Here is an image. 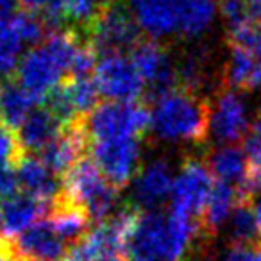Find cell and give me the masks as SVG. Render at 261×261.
Returning <instances> with one entry per match:
<instances>
[{
    "label": "cell",
    "mask_w": 261,
    "mask_h": 261,
    "mask_svg": "<svg viewBox=\"0 0 261 261\" xmlns=\"http://www.w3.org/2000/svg\"><path fill=\"white\" fill-rule=\"evenodd\" d=\"M152 127L161 140L200 147L210 138L213 102L204 93L175 88L150 106Z\"/></svg>",
    "instance_id": "6da1fadb"
},
{
    "label": "cell",
    "mask_w": 261,
    "mask_h": 261,
    "mask_svg": "<svg viewBox=\"0 0 261 261\" xmlns=\"http://www.w3.org/2000/svg\"><path fill=\"white\" fill-rule=\"evenodd\" d=\"M63 192L72 202L84 207L91 224L97 225L108 220L115 210L120 190L104 177L93 158L88 154L63 177Z\"/></svg>",
    "instance_id": "7a4b0ae2"
},
{
    "label": "cell",
    "mask_w": 261,
    "mask_h": 261,
    "mask_svg": "<svg viewBox=\"0 0 261 261\" xmlns=\"http://www.w3.org/2000/svg\"><path fill=\"white\" fill-rule=\"evenodd\" d=\"M83 36L102 58L108 54H129L145 38V33L122 0H109L83 31Z\"/></svg>",
    "instance_id": "3957f363"
},
{
    "label": "cell",
    "mask_w": 261,
    "mask_h": 261,
    "mask_svg": "<svg viewBox=\"0 0 261 261\" xmlns=\"http://www.w3.org/2000/svg\"><path fill=\"white\" fill-rule=\"evenodd\" d=\"M152 127V109L143 100L135 102H100L90 115H86V129L90 143L113 138L145 140Z\"/></svg>",
    "instance_id": "277c9868"
},
{
    "label": "cell",
    "mask_w": 261,
    "mask_h": 261,
    "mask_svg": "<svg viewBox=\"0 0 261 261\" xmlns=\"http://www.w3.org/2000/svg\"><path fill=\"white\" fill-rule=\"evenodd\" d=\"M213 174L207 161L197 158H186L181 165L172 190V210L186 213L204 225L207 200L213 190Z\"/></svg>",
    "instance_id": "5b68a950"
},
{
    "label": "cell",
    "mask_w": 261,
    "mask_h": 261,
    "mask_svg": "<svg viewBox=\"0 0 261 261\" xmlns=\"http://www.w3.org/2000/svg\"><path fill=\"white\" fill-rule=\"evenodd\" d=\"M93 79L100 95L108 100L135 102L142 100L145 95V81L129 54L102 56Z\"/></svg>",
    "instance_id": "8992f818"
},
{
    "label": "cell",
    "mask_w": 261,
    "mask_h": 261,
    "mask_svg": "<svg viewBox=\"0 0 261 261\" xmlns=\"http://www.w3.org/2000/svg\"><path fill=\"white\" fill-rule=\"evenodd\" d=\"M142 138L125 136L90 143V156L100 168L104 177L115 188L122 190L135 177L142 154Z\"/></svg>",
    "instance_id": "52a82bcc"
},
{
    "label": "cell",
    "mask_w": 261,
    "mask_h": 261,
    "mask_svg": "<svg viewBox=\"0 0 261 261\" xmlns=\"http://www.w3.org/2000/svg\"><path fill=\"white\" fill-rule=\"evenodd\" d=\"M247 130H249V122H247L245 106L238 91L220 86L211 111L210 135L213 136L215 142L220 143V147H224L243 142Z\"/></svg>",
    "instance_id": "ba28073f"
},
{
    "label": "cell",
    "mask_w": 261,
    "mask_h": 261,
    "mask_svg": "<svg viewBox=\"0 0 261 261\" xmlns=\"http://www.w3.org/2000/svg\"><path fill=\"white\" fill-rule=\"evenodd\" d=\"M68 77L66 70L61 63L47 50L43 43L31 48L22 58L18 70L15 73V79L22 84L25 90L33 91L34 95L45 100L48 93L54 90L58 84Z\"/></svg>",
    "instance_id": "9c48e42d"
},
{
    "label": "cell",
    "mask_w": 261,
    "mask_h": 261,
    "mask_svg": "<svg viewBox=\"0 0 261 261\" xmlns=\"http://www.w3.org/2000/svg\"><path fill=\"white\" fill-rule=\"evenodd\" d=\"M165 234H167V215L158 210H143L125 249L127 259L161 261Z\"/></svg>",
    "instance_id": "30bf717a"
},
{
    "label": "cell",
    "mask_w": 261,
    "mask_h": 261,
    "mask_svg": "<svg viewBox=\"0 0 261 261\" xmlns=\"http://www.w3.org/2000/svg\"><path fill=\"white\" fill-rule=\"evenodd\" d=\"M181 0H129V9L149 38H161L177 31Z\"/></svg>",
    "instance_id": "8fae6325"
},
{
    "label": "cell",
    "mask_w": 261,
    "mask_h": 261,
    "mask_svg": "<svg viewBox=\"0 0 261 261\" xmlns=\"http://www.w3.org/2000/svg\"><path fill=\"white\" fill-rule=\"evenodd\" d=\"M52 202H45L25 192L4 200L2 204V234L15 238L16 234L29 229L38 220L48 217Z\"/></svg>",
    "instance_id": "7c38bea8"
},
{
    "label": "cell",
    "mask_w": 261,
    "mask_h": 261,
    "mask_svg": "<svg viewBox=\"0 0 261 261\" xmlns=\"http://www.w3.org/2000/svg\"><path fill=\"white\" fill-rule=\"evenodd\" d=\"M174 181L172 168L167 161H152L140 172L135 181V204L142 210H152L154 206L172 197Z\"/></svg>",
    "instance_id": "4fadbf2b"
},
{
    "label": "cell",
    "mask_w": 261,
    "mask_h": 261,
    "mask_svg": "<svg viewBox=\"0 0 261 261\" xmlns=\"http://www.w3.org/2000/svg\"><path fill=\"white\" fill-rule=\"evenodd\" d=\"M63 123L54 116L47 106L40 104L27 115L18 127V138L27 154H40L48 143H52L63 130Z\"/></svg>",
    "instance_id": "5bb4252c"
},
{
    "label": "cell",
    "mask_w": 261,
    "mask_h": 261,
    "mask_svg": "<svg viewBox=\"0 0 261 261\" xmlns=\"http://www.w3.org/2000/svg\"><path fill=\"white\" fill-rule=\"evenodd\" d=\"M231 54L222 66L220 86L234 91H252L261 86V65L250 50L229 45Z\"/></svg>",
    "instance_id": "9a60e30c"
},
{
    "label": "cell",
    "mask_w": 261,
    "mask_h": 261,
    "mask_svg": "<svg viewBox=\"0 0 261 261\" xmlns=\"http://www.w3.org/2000/svg\"><path fill=\"white\" fill-rule=\"evenodd\" d=\"M22 192L45 202H52L63 192V179L52 174L38 156L27 154L16 167Z\"/></svg>",
    "instance_id": "2e32d148"
},
{
    "label": "cell",
    "mask_w": 261,
    "mask_h": 261,
    "mask_svg": "<svg viewBox=\"0 0 261 261\" xmlns=\"http://www.w3.org/2000/svg\"><path fill=\"white\" fill-rule=\"evenodd\" d=\"M43 104V98L25 90L15 77H9L0 86V120L18 130L31 111Z\"/></svg>",
    "instance_id": "e0dca14e"
},
{
    "label": "cell",
    "mask_w": 261,
    "mask_h": 261,
    "mask_svg": "<svg viewBox=\"0 0 261 261\" xmlns=\"http://www.w3.org/2000/svg\"><path fill=\"white\" fill-rule=\"evenodd\" d=\"M207 167L215 179L227 182L236 190L243 185L249 172L245 152L238 145H224L213 150L207 158Z\"/></svg>",
    "instance_id": "ac0fdd59"
},
{
    "label": "cell",
    "mask_w": 261,
    "mask_h": 261,
    "mask_svg": "<svg viewBox=\"0 0 261 261\" xmlns=\"http://www.w3.org/2000/svg\"><path fill=\"white\" fill-rule=\"evenodd\" d=\"M217 15L215 0H181L177 33L185 40L199 38L213 23Z\"/></svg>",
    "instance_id": "d6986e66"
},
{
    "label": "cell",
    "mask_w": 261,
    "mask_h": 261,
    "mask_svg": "<svg viewBox=\"0 0 261 261\" xmlns=\"http://www.w3.org/2000/svg\"><path fill=\"white\" fill-rule=\"evenodd\" d=\"M236 188L224 181L215 179L213 190H211L210 200H207L206 215H204V227L207 232L215 236L222 224L227 220V217L232 213L236 206Z\"/></svg>",
    "instance_id": "ffe728a7"
},
{
    "label": "cell",
    "mask_w": 261,
    "mask_h": 261,
    "mask_svg": "<svg viewBox=\"0 0 261 261\" xmlns=\"http://www.w3.org/2000/svg\"><path fill=\"white\" fill-rule=\"evenodd\" d=\"M231 245H261V225L249 200H236L231 213Z\"/></svg>",
    "instance_id": "44dd1931"
},
{
    "label": "cell",
    "mask_w": 261,
    "mask_h": 261,
    "mask_svg": "<svg viewBox=\"0 0 261 261\" xmlns=\"http://www.w3.org/2000/svg\"><path fill=\"white\" fill-rule=\"evenodd\" d=\"M23 41L13 22V15L0 18V75L15 77L20 65Z\"/></svg>",
    "instance_id": "7402d4cb"
},
{
    "label": "cell",
    "mask_w": 261,
    "mask_h": 261,
    "mask_svg": "<svg viewBox=\"0 0 261 261\" xmlns=\"http://www.w3.org/2000/svg\"><path fill=\"white\" fill-rule=\"evenodd\" d=\"M68 84L70 97L73 100L77 113L81 116H86L93 111L98 106V97H100V91L97 88L93 77H86V79H65Z\"/></svg>",
    "instance_id": "603a6c76"
},
{
    "label": "cell",
    "mask_w": 261,
    "mask_h": 261,
    "mask_svg": "<svg viewBox=\"0 0 261 261\" xmlns=\"http://www.w3.org/2000/svg\"><path fill=\"white\" fill-rule=\"evenodd\" d=\"M25 156L27 152L20 143L18 133L0 120V167H4V165L18 167L20 161Z\"/></svg>",
    "instance_id": "cb8c5ba5"
},
{
    "label": "cell",
    "mask_w": 261,
    "mask_h": 261,
    "mask_svg": "<svg viewBox=\"0 0 261 261\" xmlns=\"http://www.w3.org/2000/svg\"><path fill=\"white\" fill-rule=\"evenodd\" d=\"M243 152L249 167L247 174L261 179V115L249 125V130L243 138Z\"/></svg>",
    "instance_id": "d4e9b609"
},
{
    "label": "cell",
    "mask_w": 261,
    "mask_h": 261,
    "mask_svg": "<svg viewBox=\"0 0 261 261\" xmlns=\"http://www.w3.org/2000/svg\"><path fill=\"white\" fill-rule=\"evenodd\" d=\"M22 192L18 181V172L13 165L0 167V200H8Z\"/></svg>",
    "instance_id": "484cf974"
},
{
    "label": "cell",
    "mask_w": 261,
    "mask_h": 261,
    "mask_svg": "<svg viewBox=\"0 0 261 261\" xmlns=\"http://www.w3.org/2000/svg\"><path fill=\"white\" fill-rule=\"evenodd\" d=\"M222 261H261V245H231Z\"/></svg>",
    "instance_id": "4316f807"
},
{
    "label": "cell",
    "mask_w": 261,
    "mask_h": 261,
    "mask_svg": "<svg viewBox=\"0 0 261 261\" xmlns=\"http://www.w3.org/2000/svg\"><path fill=\"white\" fill-rule=\"evenodd\" d=\"M18 8H22L20 0H0V18L18 13Z\"/></svg>",
    "instance_id": "83f0119b"
},
{
    "label": "cell",
    "mask_w": 261,
    "mask_h": 261,
    "mask_svg": "<svg viewBox=\"0 0 261 261\" xmlns=\"http://www.w3.org/2000/svg\"><path fill=\"white\" fill-rule=\"evenodd\" d=\"M252 206H254V211H256V217H257V222L261 225V192L256 195V199L252 200Z\"/></svg>",
    "instance_id": "f1b7e54d"
},
{
    "label": "cell",
    "mask_w": 261,
    "mask_h": 261,
    "mask_svg": "<svg viewBox=\"0 0 261 261\" xmlns=\"http://www.w3.org/2000/svg\"><path fill=\"white\" fill-rule=\"evenodd\" d=\"M0 234H2V206H0Z\"/></svg>",
    "instance_id": "f546056e"
},
{
    "label": "cell",
    "mask_w": 261,
    "mask_h": 261,
    "mask_svg": "<svg viewBox=\"0 0 261 261\" xmlns=\"http://www.w3.org/2000/svg\"><path fill=\"white\" fill-rule=\"evenodd\" d=\"M0 261H9L8 257H4V256H0Z\"/></svg>",
    "instance_id": "4dcf8cb0"
}]
</instances>
